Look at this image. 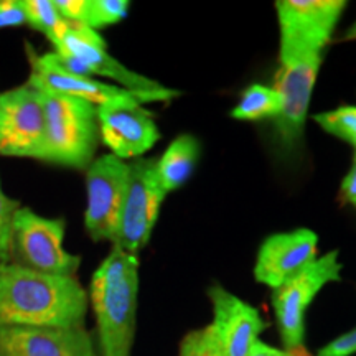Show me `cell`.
Listing matches in <instances>:
<instances>
[{"mask_svg":"<svg viewBox=\"0 0 356 356\" xmlns=\"http://www.w3.org/2000/svg\"><path fill=\"white\" fill-rule=\"evenodd\" d=\"M213 305V323L226 356H248L252 345L266 330L259 310L244 302L220 284L208 289Z\"/></svg>","mask_w":356,"mask_h":356,"instance_id":"obj_15","label":"cell"},{"mask_svg":"<svg viewBox=\"0 0 356 356\" xmlns=\"http://www.w3.org/2000/svg\"><path fill=\"white\" fill-rule=\"evenodd\" d=\"M341 269L343 266L338 261V251H330L273 291L270 302L284 348L289 351L304 348L305 312L327 284L341 280Z\"/></svg>","mask_w":356,"mask_h":356,"instance_id":"obj_6","label":"cell"},{"mask_svg":"<svg viewBox=\"0 0 356 356\" xmlns=\"http://www.w3.org/2000/svg\"><path fill=\"white\" fill-rule=\"evenodd\" d=\"M26 24V13L22 0H0V29Z\"/></svg>","mask_w":356,"mask_h":356,"instance_id":"obj_25","label":"cell"},{"mask_svg":"<svg viewBox=\"0 0 356 356\" xmlns=\"http://www.w3.org/2000/svg\"><path fill=\"white\" fill-rule=\"evenodd\" d=\"M56 55L70 58L83 66L88 74H99L114 79L124 89L131 91H159L165 88L154 79L142 76L136 71L129 70L119 63L114 56L106 50V42L96 30L83 24L70 22L68 32L55 44Z\"/></svg>","mask_w":356,"mask_h":356,"instance_id":"obj_12","label":"cell"},{"mask_svg":"<svg viewBox=\"0 0 356 356\" xmlns=\"http://www.w3.org/2000/svg\"><path fill=\"white\" fill-rule=\"evenodd\" d=\"M25 51L30 60L29 86L43 92H55V95H65L79 97V99L91 102L95 106L108 104H145V102H160L170 101L173 97L180 96V91L170 88H162L159 91H131L121 86H113L96 81L91 76H79L73 74L58 66L53 60L51 53L47 55H37L32 44H25Z\"/></svg>","mask_w":356,"mask_h":356,"instance_id":"obj_5","label":"cell"},{"mask_svg":"<svg viewBox=\"0 0 356 356\" xmlns=\"http://www.w3.org/2000/svg\"><path fill=\"white\" fill-rule=\"evenodd\" d=\"M346 142H350V144H353V145H355V149H356V136H351V137H348V139H346Z\"/></svg>","mask_w":356,"mask_h":356,"instance_id":"obj_29","label":"cell"},{"mask_svg":"<svg viewBox=\"0 0 356 356\" xmlns=\"http://www.w3.org/2000/svg\"><path fill=\"white\" fill-rule=\"evenodd\" d=\"M0 356H97L84 327H0Z\"/></svg>","mask_w":356,"mask_h":356,"instance_id":"obj_16","label":"cell"},{"mask_svg":"<svg viewBox=\"0 0 356 356\" xmlns=\"http://www.w3.org/2000/svg\"><path fill=\"white\" fill-rule=\"evenodd\" d=\"M20 210V202L7 197L0 181V266L8 264L12 226L15 213Z\"/></svg>","mask_w":356,"mask_h":356,"instance_id":"obj_23","label":"cell"},{"mask_svg":"<svg viewBox=\"0 0 356 356\" xmlns=\"http://www.w3.org/2000/svg\"><path fill=\"white\" fill-rule=\"evenodd\" d=\"M314 121L320 124V127L333 136L346 140L351 136H356V108L346 106L330 113L314 115Z\"/></svg>","mask_w":356,"mask_h":356,"instance_id":"obj_22","label":"cell"},{"mask_svg":"<svg viewBox=\"0 0 356 356\" xmlns=\"http://www.w3.org/2000/svg\"><path fill=\"white\" fill-rule=\"evenodd\" d=\"M282 111V96L275 88L251 84L243 91L238 106L231 111V118L239 121H259L275 119Z\"/></svg>","mask_w":356,"mask_h":356,"instance_id":"obj_18","label":"cell"},{"mask_svg":"<svg viewBox=\"0 0 356 356\" xmlns=\"http://www.w3.org/2000/svg\"><path fill=\"white\" fill-rule=\"evenodd\" d=\"M44 137L40 92L24 84L0 95V155L38 159Z\"/></svg>","mask_w":356,"mask_h":356,"instance_id":"obj_11","label":"cell"},{"mask_svg":"<svg viewBox=\"0 0 356 356\" xmlns=\"http://www.w3.org/2000/svg\"><path fill=\"white\" fill-rule=\"evenodd\" d=\"M155 163L157 160L154 159H139L129 163L126 197L113 243V246L129 254H137L149 244L160 207L167 197L159 181Z\"/></svg>","mask_w":356,"mask_h":356,"instance_id":"obj_7","label":"cell"},{"mask_svg":"<svg viewBox=\"0 0 356 356\" xmlns=\"http://www.w3.org/2000/svg\"><path fill=\"white\" fill-rule=\"evenodd\" d=\"M129 7V0H84L81 24L92 30L119 24L127 17Z\"/></svg>","mask_w":356,"mask_h":356,"instance_id":"obj_20","label":"cell"},{"mask_svg":"<svg viewBox=\"0 0 356 356\" xmlns=\"http://www.w3.org/2000/svg\"><path fill=\"white\" fill-rule=\"evenodd\" d=\"M89 299L102 356H131L139 300V257L113 246L92 274Z\"/></svg>","mask_w":356,"mask_h":356,"instance_id":"obj_2","label":"cell"},{"mask_svg":"<svg viewBox=\"0 0 356 356\" xmlns=\"http://www.w3.org/2000/svg\"><path fill=\"white\" fill-rule=\"evenodd\" d=\"M99 136L118 159L140 157L160 139L149 111L140 104L97 106Z\"/></svg>","mask_w":356,"mask_h":356,"instance_id":"obj_14","label":"cell"},{"mask_svg":"<svg viewBox=\"0 0 356 356\" xmlns=\"http://www.w3.org/2000/svg\"><path fill=\"white\" fill-rule=\"evenodd\" d=\"M343 40H356V22L351 25V29L348 30V32H346Z\"/></svg>","mask_w":356,"mask_h":356,"instance_id":"obj_28","label":"cell"},{"mask_svg":"<svg viewBox=\"0 0 356 356\" xmlns=\"http://www.w3.org/2000/svg\"><path fill=\"white\" fill-rule=\"evenodd\" d=\"M200 157V144L193 136H178L167 147L160 160L155 163V170L162 188L170 193L181 188L193 175Z\"/></svg>","mask_w":356,"mask_h":356,"instance_id":"obj_17","label":"cell"},{"mask_svg":"<svg viewBox=\"0 0 356 356\" xmlns=\"http://www.w3.org/2000/svg\"><path fill=\"white\" fill-rule=\"evenodd\" d=\"M88 293L76 277L0 266V327H84Z\"/></svg>","mask_w":356,"mask_h":356,"instance_id":"obj_1","label":"cell"},{"mask_svg":"<svg viewBox=\"0 0 356 356\" xmlns=\"http://www.w3.org/2000/svg\"><path fill=\"white\" fill-rule=\"evenodd\" d=\"M317 246L318 236L307 228L270 234L257 252L256 280L275 291L317 259Z\"/></svg>","mask_w":356,"mask_h":356,"instance_id":"obj_13","label":"cell"},{"mask_svg":"<svg viewBox=\"0 0 356 356\" xmlns=\"http://www.w3.org/2000/svg\"><path fill=\"white\" fill-rule=\"evenodd\" d=\"M26 13V24L47 35L53 44H58L68 32L70 22L56 10L53 0H22Z\"/></svg>","mask_w":356,"mask_h":356,"instance_id":"obj_19","label":"cell"},{"mask_svg":"<svg viewBox=\"0 0 356 356\" xmlns=\"http://www.w3.org/2000/svg\"><path fill=\"white\" fill-rule=\"evenodd\" d=\"M66 221L43 218L26 207L15 213L12 226L8 264L35 273L74 277L81 257L63 248Z\"/></svg>","mask_w":356,"mask_h":356,"instance_id":"obj_4","label":"cell"},{"mask_svg":"<svg viewBox=\"0 0 356 356\" xmlns=\"http://www.w3.org/2000/svg\"><path fill=\"white\" fill-rule=\"evenodd\" d=\"M356 353V327L325 345L317 356H351Z\"/></svg>","mask_w":356,"mask_h":356,"instance_id":"obj_24","label":"cell"},{"mask_svg":"<svg viewBox=\"0 0 356 356\" xmlns=\"http://www.w3.org/2000/svg\"><path fill=\"white\" fill-rule=\"evenodd\" d=\"M345 0H279L280 61L322 53L345 10Z\"/></svg>","mask_w":356,"mask_h":356,"instance_id":"obj_8","label":"cell"},{"mask_svg":"<svg viewBox=\"0 0 356 356\" xmlns=\"http://www.w3.org/2000/svg\"><path fill=\"white\" fill-rule=\"evenodd\" d=\"M38 92L44 109V137L38 160L78 170L88 168L101 139L97 106L79 97Z\"/></svg>","mask_w":356,"mask_h":356,"instance_id":"obj_3","label":"cell"},{"mask_svg":"<svg viewBox=\"0 0 356 356\" xmlns=\"http://www.w3.org/2000/svg\"><path fill=\"white\" fill-rule=\"evenodd\" d=\"M248 356H310L307 351L302 350H296V351H289V350H279L274 348V346L264 343V341L257 340L254 345H252L251 351H249Z\"/></svg>","mask_w":356,"mask_h":356,"instance_id":"obj_26","label":"cell"},{"mask_svg":"<svg viewBox=\"0 0 356 356\" xmlns=\"http://www.w3.org/2000/svg\"><path fill=\"white\" fill-rule=\"evenodd\" d=\"M178 356H226L218 340L215 328L210 325L186 333L180 343Z\"/></svg>","mask_w":356,"mask_h":356,"instance_id":"obj_21","label":"cell"},{"mask_svg":"<svg viewBox=\"0 0 356 356\" xmlns=\"http://www.w3.org/2000/svg\"><path fill=\"white\" fill-rule=\"evenodd\" d=\"M340 198L343 203H350L353 204V207H356V154H355L353 165H351L350 172L346 173L343 184H341Z\"/></svg>","mask_w":356,"mask_h":356,"instance_id":"obj_27","label":"cell"},{"mask_svg":"<svg viewBox=\"0 0 356 356\" xmlns=\"http://www.w3.org/2000/svg\"><path fill=\"white\" fill-rule=\"evenodd\" d=\"M129 180V163L113 154L101 155L86 168L88 207L84 226L92 241L114 243Z\"/></svg>","mask_w":356,"mask_h":356,"instance_id":"obj_9","label":"cell"},{"mask_svg":"<svg viewBox=\"0 0 356 356\" xmlns=\"http://www.w3.org/2000/svg\"><path fill=\"white\" fill-rule=\"evenodd\" d=\"M322 65V53L280 61L275 89L282 96V111L275 118L280 144L286 150H296L304 139L307 114L317 74Z\"/></svg>","mask_w":356,"mask_h":356,"instance_id":"obj_10","label":"cell"}]
</instances>
